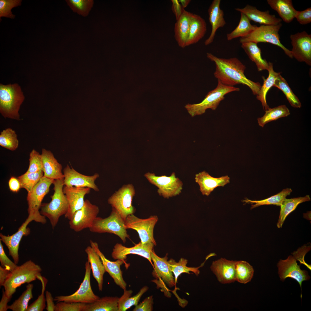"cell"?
<instances>
[{"label":"cell","mask_w":311,"mask_h":311,"mask_svg":"<svg viewBox=\"0 0 311 311\" xmlns=\"http://www.w3.org/2000/svg\"><path fill=\"white\" fill-rule=\"evenodd\" d=\"M86 304L60 301L55 305V311H83Z\"/></svg>","instance_id":"cell-49"},{"label":"cell","mask_w":311,"mask_h":311,"mask_svg":"<svg viewBox=\"0 0 311 311\" xmlns=\"http://www.w3.org/2000/svg\"><path fill=\"white\" fill-rule=\"evenodd\" d=\"M293 48V57L298 61L311 65V35L306 31L298 32L290 36Z\"/></svg>","instance_id":"cell-14"},{"label":"cell","mask_w":311,"mask_h":311,"mask_svg":"<svg viewBox=\"0 0 311 311\" xmlns=\"http://www.w3.org/2000/svg\"><path fill=\"white\" fill-rule=\"evenodd\" d=\"M29 165L26 172H35L43 171V162L41 154L33 149L29 154Z\"/></svg>","instance_id":"cell-47"},{"label":"cell","mask_w":311,"mask_h":311,"mask_svg":"<svg viewBox=\"0 0 311 311\" xmlns=\"http://www.w3.org/2000/svg\"><path fill=\"white\" fill-rule=\"evenodd\" d=\"M43 176V171H40L35 172H26L17 178L20 182L21 188H24L29 193Z\"/></svg>","instance_id":"cell-44"},{"label":"cell","mask_w":311,"mask_h":311,"mask_svg":"<svg viewBox=\"0 0 311 311\" xmlns=\"http://www.w3.org/2000/svg\"><path fill=\"white\" fill-rule=\"evenodd\" d=\"M241 47L250 59L255 63L258 71L267 70L268 62L262 58L261 50L257 43L251 42H244L241 43Z\"/></svg>","instance_id":"cell-32"},{"label":"cell","mask_w":311,"mask_h":311,"mask_svg":"<svg viewBox=\"0 0 311 311\" xmlns=\"http://www.w3.org/2000/svg\"><path fill=\"white\" fill-rule=\"evenodd\" d=\"M119 298L117 296H105L94 302L86 304L83 311H118Z\"/></svg>","instance_id":"cell-34"},{"label":"cell","mask_w":311,"mask_h":311,"mask_svg":"<svg viewBox=\"0 0 311 311\" xmlns=\"http://www.w3.org/2000/svg\"><path fill=\"white\" fill-rule=\"evenodd\" d=\"M33 284L29 283L26 286V290L12 304L8 305V309L13 311H26L30 300L33 298Z\"/></svg>","instance_id":"cell-41"},{"label":"cell","mask_w":311,"mask_h":311,"mask_svg":"<svg viewBox=\"0 0 311 311\" xmlns=\"http://www.w3.org/2000/svg\"><path fill=\"white\" fill-rule=\"evenodd\" d=\"M167 255V254L164 257H160L153 250L151 256L153 263L154 270L152 274L156 279H161L169 287H172L175 285L176 283L173 273L168 265Z\"/></svg>","instance_id":"cell-22"},{"label":"cell","mask_w":311,"mask_h":311,"mask_svg":"<svg viewBox=\"0 0 311 311\" xmlns=\"http://www.w3.org/2000/svg\"><path fill=\"white\" fill-rule=\"evenodd\" d=\"M90 246L99 256L104 267L106 272H107L113 278L115 283L124 290L126 289L127 284L124 280L121 266L123 264L128 265L123 260L117 259L111 261L107 259L100 250L98 243L90 240Z\"/></svg>","instance_id":"cell-18"},{"label":"cell","mask_w":311,"mask_h":311,"mask_svg":"<svg viewBox=\"0 0 311 311\" xmlns=\"http://www.w3.org/2000/svg\"><path fill=\"white\" fill-rule=\"evenodd\" d=\"M25 99L20 86L17 83L0 84V113L5 118L20 120L19 111Z\"/></svg>","instance_id":"cell-3"},{"label":"cell","mask_w":311,"mask_h":311,"mask_svg":"<svg viewBox=\"0 0 311 311\" xmlns=\"http://www.w3.org/2000/svg\"><path fill=\"white\" fill-rule=\"evenodd\" d=\"M273 86L278 88L283 92L292 107L296 108L301 107L299 99L293 93L286 80L280 75L276 80Z\"/></svg>","instance_id":"cell-42"},{"label":"cell","mask_w":311,"mask_h":311,"mask_svg":"<svg viewBox=\"0 0 311 311\" xmlns=\"http://www.w3.org/2000/svg\"><path fill=\"white\" fill-rule=\"evenodd\" d=\"M269 66L267 70L269 75L267 78L263 77V84L261 86L259 94L257 95V98L261 103L263 110L265 111L268 109L269 107L268 105L266 100L267 93L272 87H273L276 80L280 75V73L275 71L273 69V64L272 62H268Z\"/></svg>","instance_id":"cell-31"},{"label":"cell","mask_w":311,"mask_h":311,"mask_svg":"<svg viewBox=\"0 0 311 311\" xmlns=\"http://www.w3.org/2000/svg\"><path fill=\"white\" fill-rule=\"evenodd\" d=\"M63 172L64 186L88 187L95 191H99V189L95 183V181L99 177L98 174L95 173L91 176L85 175L71 168L68 165L64 168Z\"/></svg>","instance_id":"cell-17"},{"label":"cell","mask_w":311,"mask_h":311,"mask_svg":"<svg viewBox=\"0 0 311 311\" xmlns=\"http://www.w3.org/2000/svg\"><path fill=\"white\" fill-rule=\"evenodd\" d=\"M21 0H0V18L5 17L14 19L15 16L13 14L11 11L12 9L16 7L21 5Z\"/></svg>","instance_id":"cell-46"},{"label":"cell","mask_w":311,"mask_h":311,"mask_svg":"<svg viewBox=\"0 0 311 311\" xmlns=\"http://www.w3.org/2000/svg\"><path fill=\"white\" fill-rule=\"evenodd\" d=\"M42 284L41 293L37 298L28 306L26 311H43L46 307V299L44 295L47 280L42 276L40 279Z\"/></svg>","instance_id":"cell-45"},{"label":"cell","mask_w":311,"mask_h":311,"mask_svg":"<svg viewBox=\"0 0 311 311\" xmlns=\"http://www.w3.org/2000/svg\"><path fill=\"white\" fill-rule=\"evenodd\" d=\"M90 263L93 277L97 281L99 290L102 291L103 283V275L106 272L101 260L97 253L91 246L85 249Z\"/></svg>","instance_id":"cell-28"},{"label":"cell","mask_w":311,"mask_h":311,"mask_svg":"<svg viewBox=\"0 0 311 311\" xmlns=\"http://www.w3.org/2000/svg\"><path fill=\"white\" fill-rule=\"evenodd\" d=\"M54 180L43 176L31 191L28 193L26 199L28 215H33L36 222L42 224L46 222V217L41 214L39 210L43 198L49 191L50 187Z\"/></svg>","instance_id":"cell-8"},{"label":"cell","mask_w":311,"mask_h":311,"mask_svg":"<svg viewBox=\"0 0 311 311\" xmlns=\"http://www.w3.org/2000/svg\"><path fill=\"white\" fill-rule=\"evenodd\" d=\"M91 188L88 187L64 186L63 192L68 201V207L65 217L69 220L74 213L83 206L85 196L89 194Z\"/></svg>","instance_id":"cell-20"},{"label":"cell","mask_w":311,"mask_h":311,"mask_svg":"<svg viewBox=\"0 0 311 311\" xmlns=\"http://www.w3.org/2000/svg\"><path fill=\"white\" fill-rule=\"evenodd\" d=\"M263 116L257 119L259 125L263 127L268 123L287 117L290 114V111L285 105H281L265 111Z\"/></svg>","instance_id":"cell-38"},{"label":"cell","mask_w":311,"mask_h":311,"mask_svg":"<svg viewBox=\"0 0 311 311\" xmlns=\"http://www.w3.org/2000/svg\"><path fill=\"white\" fill-rule=\"evenodd\" d=\"M158 219L156 215L142 219L132 214L127 217L125 221V226L126 229H133L138 232L142 244L153 243L156 246V244L153 237V230Z\"/></svg>","instance_id":"cell-10"},{"label":"cell","mask_w":311,"mask_h":311,"mask_svg":"<svg viewBox=\"0 0 311 311\" xmlns=\"http://www.w3.org/2000/svg\"><path fill=\"white\" fill-rule=\"evenodd\" d=\"M220 0H213L208 9L209 20L212 29L209 36L204 41L206 45L213 42L217 30L223 27L226 24L223 11L220 7Z\"/></svg>","instance_id":"cell-25"},{"label":"cell","mask_w":311,"mask_h":311,"mask_svg":"<svg viewBox=\"0 0 311 311\" xmlns=\"http://www.w3.org/2000/svg\"><path fill=\"white\" fill-rule=\"evenodd\" d=\"M85 274L82 282L78 289L73 294L67 296L55 297L54 300L57 302H79L86 304L92 303L100 298L95 295L90 285V278L91 268L88 261L85 264Z\"/></svg>","instance_id":"cell-11"},{"label":"cell","mask_w":311,"mask_h":311,"mask_svg":"<svg viewBox=\"0 0 311 311\" xmlns=\"http://www.w3.org/2000/svg\"><path fill=\"white\" fill-rule=\"evenodd\" d=\"M235 10L244 14L250 21L261 25H276L282 21L281 19L276 18L274 15L270 14L269 11H261L255 7L248 4L244 8H237Z\"/></svg>","instance_id":"cell-24"},{"label":"cell","mask_w":311,"mask_h":311,"mask_svg":"<svg viewBox=\"0 0 311 311\" xmlns=\"http://www.w3.org/2000/svg\"><path fill=\"white\" fill-rule=\"evenodd\" d=\"M41 271V267L31 260L17 266L10 272L3 285L7 296L11 299L16 289L22 284L39 280Z\"/></svg>","instance_id":"cell-2"},{"label":"cell","mask_w":311,"mask_h":311,"mask_svg":"<svg viewBox=\"0 0 311 311\" xmlns=\"http://www.w3.org/2000/svg\"><path fill=\"white\" fill-rule=\"evenodd\" d=\"M295 18L301 24H306L311 22V7L307 8L302 11H297Z\"/></svg>","instance_id":"cell-51"},{"label":"cell","mask_w":311,"mask_h":311,"mask_svg":"<svg viewBox=\"0 0 311 311\" xmlns=\"http://www.w3.org/2000/svg\"><path fill=\"white\" fill-rule=\"evenodd\" d=\"M10 271L0 266V286H3Z\"/></svg>","instance_id":"cell-57"},{"label":"cell","mask_w":311,"mask_h":311,"mask_svg":"<svg viewBox=\"0 0 311 311\" xmlns=\"http://www.w3.org/2000/svg\"><path fill=\"white\" fill-rule=\"evenodd\" d=\"M195 180L200 186L202 194L207 196L216 188L224 187L230 182V178L228 175L215 178L211 176L205 171L196 174Z\"/></svg>","instance_id":"cell-23"},{"label":"cell","mask_w":311,"mask_h":311,"mask_svg":"<svg viewBox=\"0 0 311 311\" xmlns=\"http://www.w3.org/2000/svg\"><path fill=\"white\" fill-rule=\"evenodd\" d=\"M90 232L95 233H108L118 236L124 243L129 238L125 224V220L118 211L112 208L110 215L103 218L97 217L92 226L89 228Z\"/></svg>","instance_id":"cell-6"},{"label":"cell","mask_w":311,"mask_h":311,"mask_svg":"<svg viewBox=\"0 0 311 311\" xmlns=\"http://www.w3.org/2000/svg\"><path fill=\"white\" fill-rule=\"evenodd\" d=\"M147 286L141 288L136 295L132 296L133 291L132 290H124V294L119 298L118 302V311H125L133 306L138 304L142 295L148 289Z\"/></svg>","instance_id":"cell-36"},{"label":"cell","mask_w":311,"mask_h":311,"mask_svg":"<svg viewBox=\"0 0 311 311\" xmlns=\"http://www.w3.org/2000/svg\"><path fill=\"white\" fill-rule=\"evenodd\" d=\"M154 246L153 243L143 244L140 242L133 247H127L117 243L113 249L111 256L114 259H121L125 262L128 255H137L146 258L152 264L151 253Z\"/></svg>","instance_id":"cell-19"},{"label":"cell","mask_w":311,"mask_h":311,"mask_svg":"<svg viewBox=\"0 0 311 311\" xmlns=\"http://www.w3.org/2000/svg\"><path fill=\"white\" fill-rule=\"evenodd\" d=\"M10 190L13 192H18L21 188L20 182L18 179L13 176L11 177L8 181Z\"/></svg>","instance_id":"cell-54"},{"label":"cell","mask_w":311,"mask_h":311,"mask_svg":"<svg viewBox=\"0 0 311 311\" xmlns=\"http://www.w3.org/2000/svg\"><path fill=\"white\" fill-rule=\"evenodd\" d=\"M206 31L205 20L200 16L193 14L186 46L196 43L204 36Z\"/></svg>","instance_id":"cell-29"},{"label":"cell","mask_w":311,"mask_h":311,"mask_svg":"<svg viewBox=\"0 0 311 311\" xmlns=\"http://www.w3.org/2000/svg\"><path fill=\"white\" fill-rule=\"evenodd\" d=\"M193 13L184 10L183 13L177 20L174 27V37L178 45L186 47Z\"/></svg>","instance_id":"cell-27"},{"label":"cell","mask_w":311,"mask_h":311,"mask_svg":"<svg viewBox=\"0 0 311 311\" xmlns=\"http://www.w3.org/2000/svg\"><path fill=\"white\" fill-rule=\"evenodd\" d=\"M99 211L97 206L92 204L88 200H85L83 207L76 211L69 220L70 228L76 232L89 228L97 217Z\"/></svg>","instance_id":"cell-13"},{"label":"cell","mask_w":311,"mask_h":311,"mask_svg":"<svg viewBox=\"0 0 311 311\" xmlns=\"http://www.w3.org/2000/svg\"><path fill=\"white\" fill-rule=\"evenodd\" d=\"M282 26L281 23L276 25H261L257 26L250 34L240 38V42L241 43L249 42L256 43L260 42L270 43L280 48L287 55L292 58L291 51L284 46L280 40L279 31Z\"/></svg>","instance_id":"cell-7"},{"label":"cell","mask_w":311,"mask_h":311,"mask_svg":"<svg viewBox=\"0 0 311 311\" xmlns=\"http://www.w3.org/2000/svg\"><path fill=\"white\" fill-rule=\"evenodd\" d=\"M35 218L32 215H29L25 221L19 227L18 231L11 236H5L0 234V240L7 247L9 255L12 257L14 262L17 264L19 261L18 249L20 242L24 236H27L30 233V229L27 227L28 224Z\"/></svg>","instance_id":"cell-15"},{"label":"cell","mask_w":311,"mask_h":311,"mask_svg":"<svg viewBox=\"0 0 311 311\" xmlns=\"http://www.w3.org/2000/svg\"><path fill=\"white\" fill-rule=\"evenodd\" d=\"M236 262L221 258L213 261L210 268L220 282L230 283L236 280Z\"/></svg>","instance_id":"cell-21"},{"label":"cell","mask_w":311,"mask_h":311,"mask_svg":"<svg viewBox=\"0 0 311 311\" xmlns=\"http://www.w3.org/2000/svg\"><path fill=\"white\" fill-rule=\"evenodd\" d=\"M7 296L3 289L2 290V295L0 302V311H6L8 309V303L10 300Z\"/></svg>","instance_id":"cell-56"},{"label":"cell","mask_w":311,"mask_h":311,"mask_svg":"<svg viewBox=\"0 0 311 311\" xmlns=\"http://www.w3.org/2000/svg\"><path fill=\"white\" fill-rule=\"evenodd\" d=\"M172 9L175 14L176 20L178 19L182 15L184 9L182 8L180 3L177 0H172Z\"/></svg>","instance_id":"cell-53"},{"label":"cell","mask_w":311,"mask_h":311,"mask_svg":"<svg viewBox=\"0 0 311 311\" xmlns=\"http://www.w3.org/2000/svg\"><path fill=\"white\" fill-rule=\"evenodd\" d=\"M41 155L43 176L53 180L64 178L62 166L58 162L52 153L50 151L43 148L42 150Z\"/></svg>","instance_id":"cell-26"},{"label":"cell","mask_w":311,"mask_h":311,"mask_svg":"<svg viewBox=\"0 0 311 311\" xmlns=\"http://www.w3.org/2000/svg\"><path fill=\"white\" fill-rule=\"evenodd\" d=\"M68 3L75 12L84 15L89 12L92 4L91 1L86 0H70Z\"/></svg>","instance_id":"cell-48"},{"label":"cell","mask_w":311,"mask_h":311,"mask_svg":"<svg viewBox=\"0 0 311 311\" xmlns=\"http://www.w3.org/2000/svg\"><path fill=\"white\" fill-rule=\"evenodd\" d=\"M190 0H179V2L181 3V5L183 9L186 7L189 4L191 1Z\"/></svg>","instance_id":"cell-58"},{"label":"cell","mask_w":311,"mask_h":311,"mask_svg":"<svg viewBox=\"0 0 311 311\" xmlns=\"http://www.w3.org/2000/svg\"><path fill=\"white\" fill-rule=\"evenodd\" d=\"M241 16L239 23L236 27L231 32L226 35L227 39L230 41L235 38L245 37L252 32L257 26L252 25L250 20L244 14L240 13Z\"/></svg>","instance_id":"cell-37"},{"label":"cell","mask_w":311,"mask_h":311,"mask_svg":"<svg viewBox=\"0 0 311 311\" xmlns=\"http://www.w3.org/2000/svg\"><path fill=\"white\" fill-rule=\"evenodd\" d=\"M135 194L134 186L128 184L124 185L108 199V203L118 211L125 221L128 215L133 214L135 211L132 204Z\"/></svg>","instance_id":"cell-9"},{"label":"cell","mask_w":311,"mask_h":311,"mask_svg":"<svg viewBox=\"0 0 311 311\" xmlns=\"http://www.w3.org/2000/svg\"><path fill=\"white\" fill-rule=\"evenodd\" d=\"M153 303V296L145 298L141 302L135 306L133 311H151Z\"/></svg>","instance_id":"cell-52"},{"label":"cell","mask_w":311,"mask_h":311,"mask_svg":"<svg viewBox=\"0 0 311 311\" xmlns=\"http://www.w3.org/2000/svg\"><path fill=\"white\" fill-rule=\"evenodd\" d=\"M144 176L150 183L158 188V192L164 198L179 195L182 189L183 183L173 172L170 176H156L154 173L147 172Z\"/></svg>","instance_id":"cell-12"},{"label":"cell","mask_w":311,"mask_h":311,"mask_svg":"<svg viewBox=\"0 0 311 311\" xmlns=\"http://www.w3.org/2000/svg\"><path fill=\"white\" fill-rule=\"evenodd\" d=\"M277 267L281 280L284 281L288 277L293 278L299 283L301 288L302 282L310 278L308 272L301 270L297 265L296 259L291 255L288 256L285 260L280 259Z\"/></svg>","instance_id":"cell-16"},{"label":"cell","mask_w":311,"mask_h":311,"mask_svg":"<svg viewBox=\"0 0 311 311\" xmlns=\"http://www.w3.org/2000/svg\"><path fill=\"white\" fill-rule=\"evenodd\" d=\"M0 262L2 267L10 272L14 270L18 266L14 262L10 260L5 254L0 240Z\"/></svg>","instance_id":"cell-50"},{"label":"cell","mask_w":311,"mask_h":311,"mask_svg":"<svg viewBox=\"0 0 311 311\" xmlns=\"http://www.w3.org/2000/svg\"><path fill=\"white\" fill-rule=\"evenodd\" d=\"M239 88L225 85L218 80L216 87L209 92L200 103L186 105L185 107L192 117L202 115L208 109L215 110L220 102L224 99L225 96L234 91H238Z\"/></svg>","instance_id":"cell-5"},{"label":"cell","mask_w":311,"mask_h":311,"mask_svg":"<svg viewBox=\"0 0 311 311\" xmlns=\"http://www.w3.org/2000/svg\"><path fill=\"white\" fill-rule=\"evenodd\" d=\"M310 198L309 195L290 199L285 198L280 206L279 219L277 223L278 228H281L287 216L294 211L297 206L304 202L309 201Z\"/></svg>","instance_id":"cell-33"},{"label":"cell","mask_w":311,"mask_h":311,"mask_svg":"<svg viewBox=\"0 0 311 311\" xmlns=\"http://www.w3.org/2000/svg\"><path fill=\"white\" fill-rule=\"evenodd\" d=\"M235 269L236 281L243 284H246L251 281L254 270L248 262L243 261H236Z\"/></svg>","instance_id":"cell-40"},{"label":"cell","mask_w":311,"mask_h":311,"mask_svg":"<svg viewBox=\"0 0 311 311\" xmlns=\"http://www.w3.org/2000/svg\"><path fill=\"white\" fill-rule=\"evenodd\" d=\"M19 145L17 135L15 131L10 128L2 131L0 134V145L12 151L15 150Z\"/></svg>","instance_id":"cell-43"},{"label":"cell","mask_w":311,"mask_h":311,"mask_svg":"<svg viewBox=\"0 0 311 311\" xmlns=\"http://www.w3.org/2000/svg\"><path fill=\"white\" fill-rule=\"evenodd\" d=\"M207 56L215 63L216 67L214 75L222 84L232 86L241 84L249 87L254 95L259 94L261 87L260 83L247 78L244 74L246 67L237 58H221L210 53H207Z\"/></svg>","instance_id":"cell-1"},{"label":"cell","mask_w":311,"mask_h":311,"mask_svg":"<svg viewBox=\"0 0 311 311\" xmlns=\"http://www.w3.org/2000/svg\"><path fill=\"white\" fill-rule=\"evenodd\" d=\"M267 2L285 22L290 23L295 18L297 11L294 8L291 0H268Z\"/></svg>","instance_id":"cell-30"},{"label":"cell","mask_w":311,"mask_h":311,"mask_svg":"<svg viewBox=\"0 0 311 311\" xmlns=\"http://www.w3.org/2000/svg\"><path fill=\"white\" fill-rule=\"evenodd\" d=\"M46 302L47 304L46 310L48 311H54L55 305L54 301V299L51 293L48 291L45 292Z\"/></svg>","instance_id":"cell-55"},{"label":"cell","mask_w":311,"mask_h":311,"mask_svg":"<svg viewBox=\"0 0 311 311\" xmlns=\"http://www.w3.org/2000/svg\"><path fill=\"white\" fill-rule=\"evenodd\" d=\"M64 178L54 180L53 183L54 192L51 196V200L49 203H42L40 208L41 214L48 218L53 229L57 224L60 217L65 215L68 209V201L63 192Z\"/></svg>","instance_id":"cell-4"},{"label":"cell","mask_w":311,"mask_h":311,"mask_svg":"<svg viewBox=\"0 0 311 311\" xmlns=\"http://www.w3.org/2000/svg\"><path fill=\"white\" fill-rule=\"evenodd\" d=\"M292 190L291 188L283 189L277 194L266 199L259 200H253L246 198L243 200L245 204H251V209H252L258 206L267 205H274L280 206L286 197L289 195Z\"/></svg>","instance_id":"cell-35"},{"label":"cell","mask_w":311,"mask_h":311,"mask_svg":"<svg viewBox=\"0 0 311 311\" xmlns=\"http://www.w3.org/2000/svg\"><path fill=\"white\" fill-rule=\"evenodd\" d=\"M187 260L185 259L181 258L179 262H176L173 259H170L168 261L169 267L175 276V280L176 283L179 276L183 273L190 274V272H192L196 275L198 276L200 274L199 269L201 265L198 267H188L186 265Z\"/></svg>","instance_id":"cell-39"}]
</instances>
